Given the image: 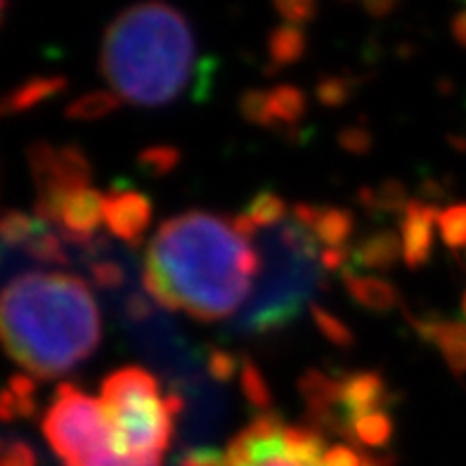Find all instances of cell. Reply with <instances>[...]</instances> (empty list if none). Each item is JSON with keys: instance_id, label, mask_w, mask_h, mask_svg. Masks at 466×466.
<instances>
[{"instance_id": "cell-1", "label": "cell", "mask_w": 466, "mask_h": 466, "mask_svg": "<svg viewBox=\"0 0 466 466\" xmlns=\"http://www.w3.org/2000/svg\"><path fill=\"white\" fill-rule=\"evenodd\" d=\"M260 272L258 244L237 228L235 218L192 208L157 228L140 279L161 310L211 325L247 308Z\"/></svg>"}, {"instance_id": "cell-2", "label": "cell", "mask_w": 466, "mask_h": 466, "mask_svg": "<svg viewBox=\"0 0 466 466\" xmlns=\"http://www.w3.org/2000/svg\"><path fill=\"white\" fill-rule=\"evenodd\" d=\"M100 341V306L76 275L24 272L0 289V346L29 377H62L93 358Z\"/></svg>"}, {"instance_id": "cell-3", "label": "cell", "mask_w": 466, "mask_h": 466, "mask_svg": "<svg viewBox=\"0 0 466 466\" xmlns=\"http://www.w3.org/2000/svg\"><path fill=\"white\" fill-rule=\"evenodd\" d=\"M100 71L121 102L159 109L187 88L199 97L213 62L197 59L195 31L183 10L166 0H142L106 26Z\"/></svg>"}, {"instance_id": "cell-4", "label": "cell", "mask_w": 466, "mask_h": 466, "mask_svg": "<svg viewBox=\"0 0 466 466\" xmlns=\"http://www.w3.org/2000/svg\"><path fill=\"white\" fill-rule=\"evenodd\" d=\"M258 248L263 272L256 296L237 322V329L244 334H270L289 327L303 306H313L310 299L325 275L319 263L322 247L294 216L260 235Z\"/></svg>"}, {"instance_id": "cell-5", "label": "cell", "mask_w": 466, "mask_h": 466, "mask_svg": "<svg viewBox=\"0 0 466 466\" xmlns=\"http://www.w3.org/2000/svg\"><path fill=\"white\" fill-rule=\"evenodd\" d=\"M100 402L116 455L133 466H164L183 412L180 393H164L149 370L128 365L102 381Z\"/></svg>"}, {"instance_id": "cell-6", "label": "cell", "mask_w": 466, "mask_h": 466, "mask_svg": "<svg viewBox=\"0 0 466 466\" xmlns=\"http://www.w3.org/2000/svg\"><path fill=\"white\" fill-rule=\"evenodd\" d=\"M180 466H386L350 443H329L313 426L287 424L278 414L256 417L225 452L189 450Z\"/></svg>"}, {"instance_id": "cell-7", "label": "cell", "mask_w": 466, "mask_h": 466, "mask_svg": "<svg viewBox=\"0 0 466 466\" xmlns=\"http://www.w3.org/2000/svg\"><path fill=\"white\" fill-rule=\"evenodd\" d=\"M43 436L62 466H133L116 455L102 402L62 384L43 414Z\"/></svg>"}, {"instance_id": "cell-8", "label": "cell", "mask_w": 466, "mask_h": 466, "mask_svg": "<svg viewBox=\"0 0 466 466\" xmlns=\"http://www.w3.org/2000/svg\"><path fill=\"white\" fill-rule=\"evenodd\" d=\"M29 168L35 185V216L43 218L59 199L74 189L93 187V166L76 145L34 142L29 147Z\"/></svg>"}, {"instance_id": "cell-9", "label": "cell", "mask_w": 466, "mask_h": 466, "mask_svg": "<svg viewBox=\"0 0 466 466\" xmlns=\"http://www.w3.org/2000/svg\"><path fill=\"white\" fill-rule=\"evenodd\" d=\"M308 112V95L299 86L282 83L275 88H251L239 97V114L247 124L268 130L296 128Z\"/></svg>"}, {"instance_id": "cell-10", "label": "cell", "mask_w": 466, "mask_h": 466, "mask_svg": "<svg viewBox=\"0 0 466 466\" xmlns=\"http://www.w3.org/2000/svg\"><path fill=\"white\" fill-rule=\"evenodd\" d=\"M154 207L147 195L128 185H118L105 195V228L118 242L137 248L147 235Z\"/></svg>"}, {"instance_id": "cell-11", "label": "cell", "mask_w": 466, "mask_h": 466, "mask_svg": "<svg viewBox=\"0 0 466 466\" xmlns=\"http://www.w3.org/2000/svg\"><path fill=\"white\" fill-rule=\"evenodd\" d=\"M339 386V433L349 438L350 421L362 414L389 410V386L379 372L343 374Z\"/></svg>"}, {"instance_id": "cell-12", "label": "cell", "mask_w": 466, "mask_h": 466, "mask_svg": "<svg viewBox=\"0 0 466 466\" xmlns=\"http://www.w3.org/2000/svg\"><path fill=\"white\" fill-rule=\"evenodd\" d=\"M436 204L426 199H410L400 213V242L402 260L412 270H420L429 263L433 251V230L438 228Z\"/></svg>"}, {"instance_id": "cell-13", "label": "cell", "mask_w": 466, "mask_h": 466, "mask_svg": "<svg viewBox=\"0 0 466 466\" xmlns=\"http://www.w3.org/2000/svg\"><path fill=\"white\" fill-rule=\"evenodd\" d=\"M291 216L318 239L322 248H350L349 242L355 230V218L349 208L299 201L291 207Z\"/></svg>"}, {"instance_id": "cell-14", "label": "cell", "mask_w": 466, "mask_h": 466, "mask_svg": "<svg viewBox=\"0 0 466 466\" xmlns=\"http://www.w3.org/2000/svg\"><path fill=\"white\" fill-rule=\"evenodd\" d=\"M412 329L424 341L433 343L438 353L443 355L445 365L455 377H466V325L460 319H443L436 315L412 318Z\"/></svg>"}, {"instance_id": "cell-15", "label": "cell", "mask_w": 466, "mask_h": 466, "mask_svg": "<svg viewBox=\"0 0 466 466\" xmlns=\"http://www.w3.org/2000/svg\"><path fill=\"white\" fill-rule=\"evenodd\" d=\"M402 258V242L400 235L390 228H379L370 232L350 248L349 270L362 272H389L396 268L398 260Z\"/></svg>"}, {"instance_id": "cell-16", "label": "cell", "mask_w": 466, "mask_h": 466, "mask_svg": "<svg viewBox=\"0 0 466 466\" xmlns=\"http://www.w3.org/2000/svg\"><path fill=\"white\" fill-rule=\"evenodd\" d=\"M341 279L346 284V291L358 306H362L370 313H390L400 306V289L381 275H362V272L346 270L341 272Z\"/></svg>"}, {"instance_id": "cell-17", "label": "cell", "mask_w": 466, "mask_h": 466, "mask_svg": "<svg viewBox=\"0 0 466 466\" xmlns=\"http://www.w3.org/2000/svg\"><path fill=\"white\" fill-rule=\"evenodd\" d=\"M289 218L291 211L287 207V201L272 189H260V192H256L254 199L248 201L247 208L239 216H235V225L244 235L256 239L258 232L272 230V228H278V225Z\"/></svg>"}, {"instance_id": "cell-18", "label": "cell", "mask_w": 466, "mask_h": 466, "mask_svg": "<svg viewBox=\"0 0 466 466\" xmlns=\"http://www.w3.org/2000/svg\"><path fill=\"white\" fill-rule=\"evenodd\" d=\"M65 88H66L65 76L29 78V81L22 83L19 88L10 90V93L0 97V116L26 112V109H31V106L50 100L53 95H57L59 90H65Z\"/></svg>"}, {"instance_id": "cell-19", "label": "cell", "mask_w": 466, "mask_h": 466, "mask_svg": "<svg viewBox=\"0 0 466 466\" xmlns=\"http://www.w3.org/2000/svg\"><path fill=\"white\" fill-rule=\"evenodd\" d=\"M308 50V35L303 26L282 24L268 34V74L279 71L284 66L296 65Z\"/></svg>"}, {"instance_id": "cell-20", "label": "cell", "mask_w": 466, "mask_h": 466, "mask_svg": "<svg viewBox=\"0 0 466 466\" xmlns=\"http://www.w3.org/2000/svg\"><path fill=\"white\" fill-rule=\"evenodd\" d=\"M35 412V384L29 374H17L0 390V421L26 420Z\"/></svg>"}, {"instance_id": "cell-21", "label": "cell", "mask_w": 466, "mask_h": 466, "mask_svg": "<svg viewBox=\"0 0 466 466\" xmlns=\"http://www.w3.org/2000/svg\"><path fill=\"white\" fill-rule=\"evenodd\" d=\"M390 436H393V420H390L389 410L362 414L349 426L350 445L355 448H381L389 443Z\"/></svg>"}, {"instance_id": "cell-22", "label": "cell", "mask_w": 466, "mask_h": 466, "mask_svg": "<svg viewBox=\"0 0 466 466\" xmlns=\"http://www.w3.org/2000/svg\"><path fill=\"white\" fill-rule=\"evenodd\" d=\"M121 105H124L121 97L114 95L112 90H90L66 106V116L71 121H97V118H105L116 112Z\"/></svg>"}, {"instance_id": "cell-23", "label": "cell", "mask_w": 466, "mask_h": 466, "mask_svg": "<svg viewBox=\"0 0 466 466\" xmlns=\"http://www.w3.org/2000/svg\"><path fill=\"white\" fill-rule=\"evenodd\" d=\"M46 220L24 211H5L0 216V239L10 247H26L46 228Z\"/></svg>"}, {"instance_id": "cell-24", "label": "cell", "mask_w": 466, "mask_h": 466, "mask_svg": "<svg viewBox=\"0 0 466 466\" xmlns=\"http://www.w3.org/2000/svg\"><path fill=\"white\" fill-rule=\"evenodd\" d=\"M438 232L448 248H466V201L443 208L438 216Z\"/></svg>"}, {"instance_id": "cell-25", "label": "cell", "mask_w": 466, "mask_h": 466, "mask_svg": "<svg viewBox=\"0 0 466 466\" xmlns=\"http://www.w3.org/2000/svg\"><path fill=\"white\" fill-rule=\"evenodd\" d=\"M239 386L247 400L258 410H270L272 396L268 389V381L263 377L256 362L251 358H242V372H239Z\"/></svg>"}, {"instance_id": "cell-26", "label": "cell", "mask_w": 466, "mask_h": 466, "mask_svg": "<svg viewBox=\"0 0 466 466\" xmlns=\"http://www.w3.org/2000/svg\"><path fill=\"white\" fill-rule=\"evenodd\" d=\"M310 313H313L315 327L322 331V337H325L327 341H331L334 346H339V349H349V346H353V331H350V327L346 325L341 318H337V315L329 313L327 308L318 306V303L310 306Z\"/></svg>"}, {"instance_id": "cell-27", "label": "cell", "mask_w": 466, "mask_h": 466, "mask_svg": "<svg viewBox=\"0 0 466 466\" xmlns=\"http://www.w3.org/2000/svg\"><path fill=\"white\" fill-rule=\"evenodd\" d=\"M137 164L154 177L168 176L180 164V149L173 145H152V147L142 149Z\"/></svg>"}, {"instance_id": "cell-28", "label": "cell", "mask_w": 466, "mask_h": 466, "mask_svg": "<svg viewBox=\"0 0 466 466\" xmlns=\"http://www.w3.org/2000/svg\"><path fill=\"white\" fill-rule=\"evenodd\" d=\"M88 275L100 289L116 291L126 284V268L121 260L105 258V256H95L88 263Z\"/></svg>"}, {"instance_id": "cell-29", "label": "cell", "mask_w": 466, "mask_h": 466, "mask_svg": "<svg viewBox=\"0 0 466 466\" xmlns=\"http://www.w3.org/2000/svg\"><path fill=\"white\" fill-rule=\"evenodd\" d=\"M207 372L216 381H232L237 374L242 372V358L223 349H208L207 353Z\"/></svg>"}, {"instance_id": "cell-30", "label": "cell", "mask_w": 466, "mask_h": 466, "mask_svg": "<svg viewBox=\"0 0 466 466\" xmlns=\"http://www.w3.org/2000/svg\"><path fill=\"white\" fill-rule=\"evenodd\" d=\"M353 95V81L349 76H327L318 83V100L325 106H341Z\"/></svg>"}, {"instance_id": "cell-31", "label": "cell", "mask_w": 466, "mask_h": 466, "mask_svg": "<svg viewBox=\"0 0 466 466\" xmlns=\"http://www.w3.org/2000/svg\"><path fill=\"white\" fill-rule=\"evenodd\" d=\"M272 5L284 22L294 26L313 22L318 15V0H272Z\"/></svg>"}, {"instance_id": "cell-32", "label": "cell", "mask_w": 466, "mask_h": 466, "mask_svg": "<svg viewBox=\"0 0 466 466\" xmlns=\"http://www.w3.org/2000/svg\"><path fill=\"white\" fill-rule=\"evenodd\" d=\"M343 147L350 149V152H365L370 149V133L365 128H350L346 133H341Z\"/></svg>"}, {"instance_id": "cell-33", "label": "cell", "mask_w": 466, "mask_h": 466, "mask_svg": "<svg viewBox=\"0 0 466 466\" xmlns=\"http://www.w3.org/2000/svg\"><path fill=\"white\" fill-rule=\"evenodd\" d=\"M362 7L370 17H389L390 12L398 7V0H362Z\"/></svg>"}, {"instance_id": "cell-34", "label": "cell", "mask_w": 466, "mask_h": 466, "mask_svg": "<svg viewBox=\"0 0 466 466\" xmlns=\"http://www.w3.org/2000/svg\"><path fill=\"white\" fill-rule=\"evenodd\" d=\"M450 31H452V38L457 41V46L466 50V10H460L455 17H452Z\"/></svg>"}, {"instance_id": "cell-35", "label": "cell", "mask_w": 466, "mask_h": 466, "mask_svg": "<svg viewBox=\"0 0 466 466\" xmlns=\"http://www.w3.org/2000/svg\"><path fill=\"white\" fill-rule=\"evenodd\" d=\"M461 315H464V318H466V294L461 296Z\"/></svg>"}, {"instance_id": "cell-36", "label": "cell", "mask_w": 466, "mask_h": 466, "mask_svg": "<svg viewBox=\"0 0 466 466\" xmlns=\"http://www.w3.org/2000/svg\"><path fill=\"white\" fill-rule=\"evenodd\" d=\"M3 10H5V0H0V17H3Z\"/></svg>"}]
</instances>
